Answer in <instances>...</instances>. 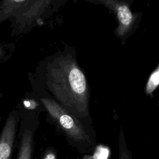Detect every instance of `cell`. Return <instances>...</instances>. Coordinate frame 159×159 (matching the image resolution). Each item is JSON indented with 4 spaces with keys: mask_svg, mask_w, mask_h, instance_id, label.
Instances as JSON below:
<instances>
[{
    "mask_svg": "<svg viewBox=\"0 0 159 159\" xmlns=\"http://www.w3.org/2000/svg\"><path fill=\"white\" fill-rule=\"evenodd\" d=\"M20 122L19 109L9 114L0 134V159H11Z\"/></svg>",
    "mask_w": 159,
    "mask_h": 159,
    "instance_id": "8992f818",
    "label": "cell"
},
{
    "mask_svg": "<svg viewBox=\"0 0 159 159\" xmlns=\"http://www.w3.org/2000/svg\"><path fill=\"white\" fill-rule=\"evenodd\" d=\"M88 1L103 5L115 14L118 22V26L115 29V34L122 41L125 40L137 29L140 20V15L132 12L127 1L118 0Z\"/></svg>",
    "mask_w": 159,
    "mask_h": 159,
    "instance_id": "5b68a950",
    "label": "cell"
},
{
    "mask_svg": "<svg viewBox=\"0 0 159 159\" xmlns=\"http://www.w3.org/2000/svg\"><path fill=\"white\" fill-rule=\"evenodd\" d=\"M1 94H0V98H1ZM1 117H0V123H1Z\"/></svg>",
    "mask_w": 159,
    "mask_h": 159,
    "instance_id": "8fae6325",
    "label": "cell"
},
{
    "mask_svg": "<svg viewBox=\"0 0 159 159\" xmlns=\"http://www.w3.org/2000/svg\"><path fill=\"white\" fill-rule=\"evenodd\" d=\"M34 95L68 143L80 153H92L96 146V135L92 125L69 112L43 91L37 89Z\"/></svg>",
    "mask_w": 159,
    "mask_h": 159,
    "instance_id": "7a4b0ae2",
    "label": "cell"
},
{
    "mask_svg": "<svg viewBox=\"0 0 159 159\" xmlns=\"http://www.w3.org/2000/svg\"><path fill=\"white\" fill-rule=\"evenodd\" d=\"M19 128L16 138L17 153L16 159H32L35 149V135L40 125L39 116L31 108L19 104Z\"/></svg>",
    "mask_w": 159,
    "mask_h": 159,
    "instance_id": "277c9868",
    "label": "cell"
},
{
    "mask_svg": "<svg viewBox=\"0 0 159 159\" xmlns=\"http://www.w3.org/2000/svg\"><path fill=\"white\" fill-rule=\"evenodd\" d=\"M15 45L11 43H0V63L8 60L15 52Z\"/></svg>",
    "mask_w": 159,
    "mask_h": 159,
    "instance_id": "9c48e42d",
    "label": "cell"
},
{
    "mask_svg": "<svg viewBox=\"0 0 159 159\" xmlns=\"http://www.w3.org/2000/svg\"><path fill=\"white\" fill-rule=\"evenodd\" d=\"M37 89L45 93L69 112L92 125L89 88L75 49L66 45L43 59L36 70Z\"/></svg>",
    "mask_w": 159,
    "mask_h": 159,
    "instance_id": "6da1fadb",
    "label": "cell"
},
{
    "mask_svg": "<svg viewBox=\"0 0 159 159\" xmlns=\"http://www.w3.org/2000/svg\"><path fill=\"white\" fill-rule=\"evenodd\" d=\"M57 152L53 147H48L42 153L39 159H57Z\"/></svg>",
    "mask_w": 159,
    "mask_h": 159,
    "instance_id": "30bf717a",
    "label": "cell"
},
{
    "mask_svg": "<svg viewBox=\"0 0 159 159\" xmlns=\"http://www.w3.org/2000/svg\"><path fill=\"white\" fill-rule=\"evenodd\" d=\"M119 157L118 159H132L131 152L129 150L125 139L123 130L120 129L119 135Z\"/></svg>",
    "mask_w": 159,
    "mask_h": 159,
    "instance_id": "ba28073f",
    "label": "cell"
},
{
    "mask_svg": "<svg viewBox=\"0 0 159 159\" xmlns=\"http://www.w3.org/2000/svg\"><path fill=\"white\" fill-rule=\"evenodd\" d=\"M62 1L52 0L0 1V23L9 21L12 35H18L30 31L45 23L60 6Z\"/></svg>",
    "mask_w": 159,
    "mask_h": 159,
    "instance_id": "3957f363",
    "label": "cell"
},
{
    "mask_svg": "<svg viewBox=\"0 0 159 159\" xmlns=\"http://www.w3.org/2000/svg\"><path fill=\"white\" fill-rule=\"evenodd\" d=\"M159 86V63L153 72L150 74L145 87V93L147 95H151Z\"/></svg>",
    "mask_w": 159,
    "mask_h": 159,
    "instance_id": "52a82bcc",
    "label": "cell"
}]
</instances>
